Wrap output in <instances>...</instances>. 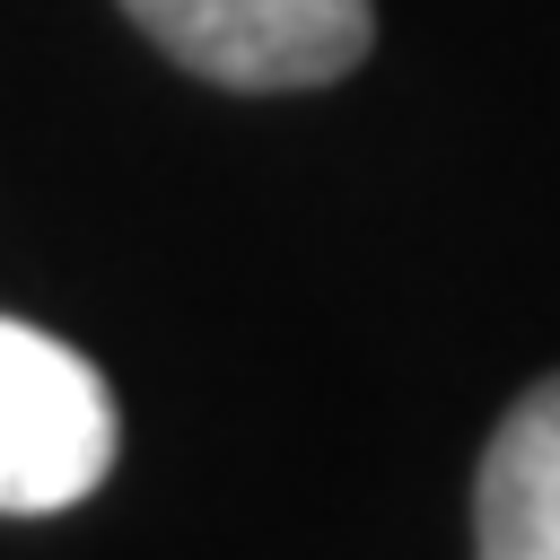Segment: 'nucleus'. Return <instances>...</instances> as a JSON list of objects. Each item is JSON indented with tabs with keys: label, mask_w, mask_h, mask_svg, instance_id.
<instances>
[{
	"label": "nucleus",
	"mask_w": 560,
	"mask_h": 560,
	"mask_svg": "<svg viewBox=\"0 0 560 560\" xmlns=\"http://www.w3.org/2000/svg\"><path fill=\"white\" fill-rule=\"evenodd\" d=\"M481 560H560V376H542L490 438L472 490Z\"/></svg>",
	"instance_id": "obj_3"
},
{
	"label": "nucleus",
	"mask_w": 560,
	"mask_h": 560,
	"mask_svg": "<svg viewBox=\"0 0 560 560\" xmlns=\"http://www.w3.org/2000/svg\"><path fill=\"white\" fill-rule=\"evenodd\" d=\"M105 472H114L105 376L70 341L0 315V508L52 516V508L88 499Z\"/></svg>",
	"instance_id": "obj_1"
},
{
	"label": "nucleus",
	"mask_w": 560,
	"mask_h": 560,
	"mask_svg": "<svg viewBox=\"0 0 560 560\" xmlns=\"http://www.w3.org/2000/svg\"><path fill=\"white\" fill-rule=\"evenodd\" d=\"M122 9L184 70H201L219 88H254V96L324 88L376 35L368 0H122Z\"/></svg>",
	"instance_id": "obj_2"
}]
</instances>
